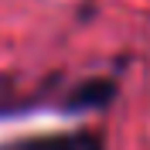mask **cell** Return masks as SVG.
<instances>
[{
  "instance_id": "obj_1",
  "label": "cell",
  "mask_w": 150,
  "mask_h": 150,
  "mask_svg": "<svg viewBox=\"0 0 150 150\" xmlns=\"http://www.w3.org/2000/svg\"><path fill=\"white\" fill-rule=\"evenodd\" d=\"M65 150H79V143H75V140H65Z\"/></svg>"
}]
</instances>
